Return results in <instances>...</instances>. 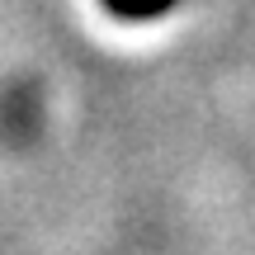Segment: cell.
<instances>
[{"mask_svg":"<svg viewBox=\"0 0 255 255\" xmlns=\"http://www.w3.org/2000/svg\"><path fill=\"white\" fill-rule=\"evenodd\" d=\"M104 9H109L114 19H123V24H151V19L170 14L180 0H100Z\"/></svg>","mask_w":255,"mask_h":255,"instance_id":"6da1fadb","label":"cell"}]
</instances>
